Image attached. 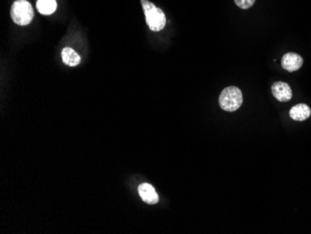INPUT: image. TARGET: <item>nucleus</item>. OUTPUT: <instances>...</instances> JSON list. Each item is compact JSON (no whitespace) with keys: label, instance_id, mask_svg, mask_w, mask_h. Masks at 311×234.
<instances>
[{"label":"nucleus","instance_id":"nucleus-1","mask_svg":"<svg viewBox=\"0 0 311 234\" xmlns=\"http://www.w3.org/2000/svg\"><path fill=\"white\" fill-rule=\"evenodd\" d=\"M141 4L146 16L147 26L151 31L160 32L166 26V16L163 10L156 7L149 0H141Z\"/></svg>","mask_w":311,"mask_h":234},{"label":"nucleus","instance_id":"nucleus-2","mask_svg":"<svg viewBox=\"0 0 311 234\" xmlns=\"http://www.w3.org/2000/svg\"><path fill=\"white\" fill-rule=\"evenodd\" d=\"M10 17L18 26H28L34 19V9L27 0H16L11 5Z\"/></svg>","mask_w":311,"mask_h":234},{"label":"nucleus","instance_id":"nucleus-3","mask_svg":"<svg viewBox=\"0 0 311 234\" xmlns=\"http://www.w3.org/2000/svg\"><path fill=\"white\" fill-rule=\"evenodd\" d=\"M243 102L242 92L238 87H227L222 91L219 97V105L222 109L227 112L238 110Z\"/></svg>","mask_w":311,"mask_h":234},{"label":"nucleus","instance_id":"nucleus-4","mask_svg":"<svg viewBox=\"0 0 311 234\" xmlns=\"http://www.w3.org/2000/svg\"><path fill=\"white\" fill-rule=\"evenodd\" d=\"M271 92L280 102H288L293 96L291 88L288 83L282 82H274L271 86Z\"/></svg>","mask_w":311,"mask_h":234},{"label":"nucleus","instance_id":"nucleus-5","mask_svg":"<svg viewBox=\"0 0 311 234\" xmlns=\"http://www.w3.org/2000/svg\"><path fill=\"white\" fill-rule=\"evenodd\" d=\"M303 64H304L303 58L295 52L285 53L281 58V66L287 71H296L301 68Z\"/></svg>","mask_w":311,"mask_h":234},{"label":"nucleus","instance_id":"nucleus-6","mask_svg":"<svg viewBox=\"0 0 311 234\" xmlns=\"http://www.w3.org/2000/svg\"><path fill=\"white\" fill-rule=\"evenodd\" d=\"M142 200L148 204H156L159 202V195L156 192L155 188L150 184H141L138 188Z\"/></svg>","mask_w":311,"mask_h":234},{"label":"nucleus","instance_id":"nucleus-7","mask_svg":"<svg viewBox=\"0 0 311 234\" xmlns=\"http://www.w3.org/2000/svg\"><path fill=\"white\" fill-rule=\"evenodd\" d=\"M290 117L296 122H303L310 117L311 109L306 104H298L291 107Z\"/></svg>","mask_w":311,"mask_h":234},{"label":"nucleus","instance_id":"nucleus-8","mask_svg":"<svg viewBox=\"0 0 311 234\" xmlns=\"http://www.w3.org/2000/svg\"><path fill=\"white\" fill-rule=\"evenodd\" d=\"M63 62L68 66H76L81 64V58L72 48L66 47L62 51Z\"/></svg>","mask_w":311,"mask_h":234},{"label":"nucleus","instance_id":"nucleus-9","mask_svg":"<svg viewBox=\"0 0 311 234\" xmlns=\"http://www.w3.org/2000/svg\"><path fill=\"white\" fill-rule=\"evenodd\" d=\"M57 9L56 0H37L36 10L43 15H50Z\"/></svg>","mask_w":311,"mask_h":234},{"label":"nucleus","instance_id":"nucleus-10","mask_svg":"<svg viewBox=\"0 0 311 234\" xmlns=\"http://www.w3.org/2000/svg\"><path fill=\"white\" fill-rule=\"evenodd\" d=\"M234 1H235V4L242 10L250 9L256 2V0H234Z\"/></svg>","mask_w":311,"mask_h":234}]
</instances>
